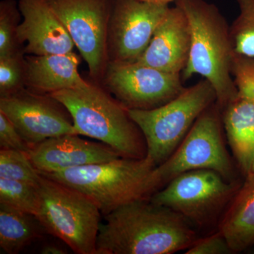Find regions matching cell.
I'll list each match as a JSON object with an SVG mask.
<instances>
[{
    "label": "cell",
    "instance_id": "6da1fadb",
    "mask_svg": "<svg viewBox=\"0 0 254 254\" xmlns=\"http://www.w3.org/2000/svg\"><path fill=\"white\" fill-rule=\"evenodd\" d=\"M96 254H171L198 240L190 222L149 199L135 200L104 215Z\"/></svg>",
    "mask_w": 254,
    "mask_h": 254
},
{
    "label": "cell",
    "instance_id": "7a4b0ae2",
    "mask_svg": "<svg viewBox=\"0 0 254 254\" xmlns=\"http://www.w3.org/2000/svg\"><path fill=\"white\" fill-rule=\"evenodd\" d=\"M186 14L190 30V48L182 81L199 74L210 82L222 110L236 98L237 88L232 75L235 57L230 26L215 4L205 0L175 2Z\"/></svg>",
    "mask_w": 254,
    "mask_h": 254
},
{
    "label": "cell",
    "instance_id": "3957f363",
    "mask_svg": "<svg viewBox=\"0 0 254 254\" xmlns=\"http://www.w3.org/2000/svg\"><path fill=\"white\" fill-rule=\"evenodd\" d=\"M71 114L78 135L108 145L123 158L147 155L144 136L128 109L95 82L51 94Z\"/></svg>",
    "mask_w": 254,
    "mask_h": 254
},
{
    "label": "cell",
    "instance_id": "277c9868",
    "mask_svg": "<svg viewBox=\"0 0 254 254\" xmlns=\"http://www.w3.org/2000/svg\"><path fill=\"white\" fill-rule=\"evenodd\" d=\"M156 167L149 157L119 158L106 163L92 164L43 176L78 190L106 215L123 205L149 199L155 192L153 171Z\"/></svg>",
    "mask_w": 254,
    "mask_h": 254
},
{
    "label": "cell",
    "instance_id": "5b68a950",
    "mask_svg": "<svg viewBox=\"0 0 254 254\" xmlns=\"http://www.w3.org/2000/svg\"><path fill=\"white\" fill-rule=\"evenodd\" d=\"M216 100L213 87L204 78L158 108L128 110L144 136L147 156L156 166L173 154L197 119Z\"/></svg>",
    "mask_w": 254,
    "mask_h": 254
},
{
    "label": "cell",
    "instance_id": "8992f818",
    "mask_svg": "<svg viewBox=\"0 0 254 254\" xmlns=\"http://www.w3.org/2000/svg\"><path fill=\"white\" fill-rule=\"evenodd\" d=\"M38 190V223L75 254H96L102 215L98 206L78 190L42 175Z\"/></svg>",
    "mask_w": 254,
    "mask_h": 254
},
{
    "label": "cell",
    "instance_id": "52a82bcc",
    "mask_svg": "<svg viewBox=\"0 0 254 254\" xmlns=\"http://www.w3.org/2000/svg\"><path fill=\"white\" fill-rule=\"evenodd\" d=\"M222 125L221 110L215 103L197 119L173 154L155 167L157 190L182 173L202 169L216 171L228 181H237L236 168L224 142Z\"/></svg>",
    "mask_w": 254,
    "mask_h": 254
},
{
    "label": "cell",
    "instance_id": "ba28073f",
    "mask_svg": "<svg viewBox=\"0 0 254 254\" xmlns=\"http://www.w3.org/2000/svg\"><path fill=\"white\" fill-rule=\"evenodd\" d=\"M242 185L214 170H191L175 177L149 200L180 214L191 225L206 227L216 220Z\"/></svg>",
    "mask_w": 254,
    "mask_h": 254
},
{
    "label": "cell",
    "instance_id": "9c48e42d",
    "mask_svg": "<svg viewBox=\"0 0 254 254\" xmlns=\"http://www.w3.org/2000/svg\"><path fill=\"white\" fill-rule=\"evenodd\" d=\"M77 48L92 81L100 84L109 59L108 28L113 0H46Z\"/></svg>",
    "mask_w": 254,
    "mask_h": 254
},
{
    "label": "cell",
    "instance_id": "30bf717a",
    "mask_svg": "<svg viewBox=\"0 0 254 254\" xmlns=\"http://www.w3.org/2000/svg\"><path fill=\"white\" fill-rule=\"evenodd\" d=\"M100 84L128 110L154 109L176 98L185 88L181 74L137 62H109Z\"/></svg>",
    "mask_w": 254,
    "mask_h": 254
},
{
    "label": "cell",
    "instance_id": "8fae6325",
    "mask_svg": "<svg viewBox=\"0 0 254 254\" xmlns=\"http://www.w3.org/2000/svg\"><path fill=\"white\" fill-rule=\"evenodd\" d=\"M0 112L31 148L53 137L77 134L71 114L51 94L24 88L0 98Z\"/></svg>",
    "mask_w": 254,
    "mask_h": 254
},
{
    "label": "cell",
    "instance_id": "7c38bea8",
    "mask_svg": "<svg viewBox=\"0 0 254 254\" xmlns=\"http://www.w3.org/2000/svg\"><path fill=\"white\" fill-rule=\"evenodd\" d=\"M169 8L138 0H113L108 36L109 62H136Z\"/></svg>",
    "mask_w": 254,
    "mask_h": 254
},
{
    "label": "cell",
    "instance_id": "4fadbf2b",
    "mask_svg": "<svg viewBox=\"0 0 254 254\" xmlns=\"http://www.w3.org/2000/svg\"><path fill=\"white\" fill-rule=\"evenodd\" d=\"M26 153L40 173H57L122 157L108 145L83 139L78 134L48 138Z\"/></svg>",
    "mask_w": 254,
    "mask_h": 254
},
{
    "label": "cell",
    "instance_id": "5bb4252c",
    "mask_svg": "<svg viewBox=\"0 0 254 254\" xmlns=\"http://www.w3.org/2000/svg\"><path fill=\"white\" fill-rule=\"evenodd\" d=\"M22 20L18 26V41L26 55L61 54L75 47L66 28L46 0H18Z\"/></svg>",
    "mask_w": 254,
    "mask_h": 254
},
{
    "label": "cell",
    "instance_id": "9a60e30c",
    "mask_svg": "<svg viewBox=\"0 0 254 254\" xmlns=\"http://www.w3.org/2000/svg\"><path fill=\"white\" fill-rule=\"evenodd\" d=\"M190 48V23L183 10L175 5L170 6L136 62L165 72L182 75Z\"/></svg>",
    "mask_w": 254,
    "mask_h": 254
},
{
    "label": "cell",
    "instance_id": "2e32d148",
    "mask_svg": "<svg viewBox=\"0 0 254 254\" xmlns=\"http://www.w3.org/2000/svg\"><path fill=\"white\" fill-rule=\"evenodd\" d=\"M26 88L38 93L52 94L85 86L88 81L78 72L81 60L71 53L26 55Z\"/></svg>",
    "mask_w": 254,
    "mask_h": 254
},
{
    "label": "cell",
    "instance_id": "e0dca14e",
    "mask_svg": "<svg viewBox=\"0 0 254 254\" xmlns=\"http://www.w3.org/2000/svg\"><path fill=\"white\" fill-rule=\"evenodd\" d=\"M227 141L241 173H250L254 159V97L237 93L222 111Z\"/></svg>",
    "mask_w": 254,
    "mask_h": 254
},
{
    "label": "cell",
    "instance_id": "ac0fdd59",
    "mask_svg": "<svg viewBox=\"0 0 254 254\" xmlns=\"http://www.w3.org/2000/svg\"><path fill=\"white\" fill-rule=\"evenodd\" d=\"M219 231L226 238L234 253L254 245V173L245 177L229 203L220 220Z\"/></svg>",
    "mask_w": 254,
    "mask_h": 254
},
{
    "label": "cell",
    "instance_id": "d6986e66",
    "mask_svg": "<svg viewBox=\"0 0 254 254\" xmlns=\"http://www.w3.org/2000/svg\"><path fill=\"white\" fill-rule=\"evenodd\" d=\"M36 218L0 203V247L5 253H19L38 237Z\"/></svg>",
    "mask_w": 254,
    "mask_h": 254
},
{
    "label": "cell",
    "instance_id": "ffe728a7",
    "mask_svg": "<svg viewBox=\"0 0 254 254\" xmlns=\"http://www.w3.org/2000/svg\"><path fill=\"white\" fill-rule=\"evenodd\" d=\"M0 203L9 205L36 218L41 203L38 186L0 178Z\"/></svg>",
    "mask_w": 254,
    "mask_h": 254
},
{
    "label": "cell",
    "instance_id": "44dd1931",
    "mask_svg": "<svg viewBox=\"0 0 254 254\" xmlns=\"http://www.w3.org/2000/svg\"><path fill=\"white\" fill-rule=\"evenodd\" d=\"M240 14L230 26L235 54L254 57V0H237Z\"/></svg>",
    "mask_w": 254,
    "mask_h": 254
},
{
    "label": "cell",
    "instance_id": "7402d4cb",
    "mask_svg": "<svg viewBox=\"0 0 254 254\" xmlns=\"http://www.w3.org/2000/svg\"><path fill=\"white\" fill-rule=\"evenodd\" d=\"M21 11L16 0L0 2V58L24 52L19 43L17 30L21 23Z\"/></svg>",
    "mask_w": 254,
    "mask_h": 254
},
{
    "label": "cell",
    "instance_id": "603a6c76",
    "mask_svg": "<svg viewBox=\"0 0 254 254\" xmlns=\"http://www.w3.org/2000/svg\"><path fill=\"white\" fill-rule=\"evenodd\" d=\"M41 175L27 153L19 150H0V178L26 182L38 186Z\"/></svg>",
    "mask_w": 254,
    "mask_h": 254
},
{
    "label": "cell",
    "instance_id": "cb8c5ba5",
    "mask_svg": "<svg viewBox=\"0 0 254 254\" xmlns=\"http://www.w3.org/2000/svg\"><path fill=\"white\" fill-rule=\"evenodd\" d=\"M24 52L0 58V98L26 88V60Z\"/></svg>",
    "mask_w": 254,
    "mask_h": 254
},
{
    "label": "cell",
    "instance_id": "d4e9b609",
    "mask_svg": "<svg viewBox=\"0 0 254 254\" xmlns=\"http://www.w3.org/2000/svg\"><path fill=\"white\" fill-rule=\"evenodd\" d=\"M0 146L1 149L15 150L28 153L31 147L23 139L9 118L0 112Z\"/></svg>",
    "mask_w": 254,
    "mask_h": 254
},
{
    "label": "cell",
    "instance_id": "484cf974",
    "mask_svg": "<svg viewBox=\"0 0 254 254\" xmlns=\"http://www.w3.org/2000/svg\"><path fill=\"white\" fill-rule=\"evenodd\" d=\"M186 254H229L234 253L226 238L221 232L197 240L185 251Z\"/></svg>",
    "mask_w": 254,
    "mask_h": 254
},
{
    "label": "cell",
    "instance_id": "4316f807",
    "mask_svg": "<svg viewBox=\"0 0 254 254\" xmlns=\"http://www.w3.org/2000/svg\"><path fill=\"white\" fill-rule=\"evenodd\" d=\"M41 253L43 254H66V252L59 246L48 245L42 249Z\"/></svg>",
    "mask_w": 254,
    "mask_h": 254
},
{
    "label": "cell",
    "instance_id": "83f0119b",
    "mask_svg": "<svg viewBox=\"0 0 254 254\" xmlns=\"http://www.w3.org/2000/svg\"><path fill=\"white\" fill-rule=\"evenodd\" d=\"M138 1L151 3V4L169 5L170 3L177 2V1H180V0H138Z\"/></svg>",
    "mask_w": 254,
    "mask_h": 254
},
{
    "label": "cell",
    "instance_id": "f1b7e54d",
    "mask_svg": "<svg viewBox=\"0 0 254 254\" xmlns=\"http://www.w3.org/2000/svg\"><path fill=\"white\" fill-rule=\"evenodd\" d=\"M254 173V162H253V165H252V170H251V172H250V173ZM250 174H249V175H250Z\"/></svg>",
    "mask_w": 254,
    "mask_h": 254
}]
</instances>
